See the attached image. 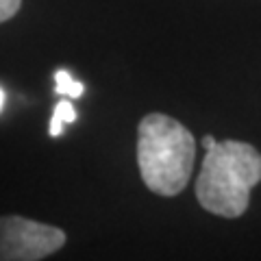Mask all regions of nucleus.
<instances>
[{"instance_id": "f257e3e1", "label": "nucleus", "mask_w": 261, "mask_h": 261, "mask_svg": "<svg viewBox=\"0 0 261 261\" xmlns=\"http://www.w3.org/2000/svg\"><path fill=\"white\" fill-rule=\"evenodd\" d=\"M205 161L196 181L200 207L220 218H240L250 205V190L261 183V154L238 140L216 142L202 137Z\"/></svg>"}, {"instance_id": "f03ea898", "label": "nucleus", "mask_w": 261, "mask_h": 261, "mask_svg": "<svg viewBox=\"0 0 261 261\" xmlns=\"http://www.w3.org/2000/svg\"><path fill=\"white\" fill-rule=\"evenodd\" d=\"M196 142L190 128L166 113H148L137 128V166L146 187L159 196H176L190 183Z\"/></svg>"}, {"instance_id": "7ed1b4c3", "label": "nucleus", "mask_w": 261, "mask_h": 261, "mask_svg": "<svg viewBox=\"0 0 261 261\" xmlns=\"http://www.w3.org/2000/svg\"><path fill=\"white\" fill-rule=\"evenodd\" d=\"M65 244L61 228L22 216L0 218V261H37Z\"/></svg>"}, {"instance_id": "20e7f679", "label": "nucleus", "mask_w": 261, "mask_h": 261, "mask_svg": "<svg viewBox=\"0 0 261 261\" xmlns=\"http://www.w3.org/2000/svg\"><path fill=\"white\" fill-rule=\"evenodd\" d=\"M76 120V109L72 107L70 100H59L55 105V113L50 118V126H48V135L59 137L63 133V124H72Z\"/></svg>"}, {"instance_id": "39448f33", "label": "nucleus", "mask_w": 261, "mask_h": 261, "mask_svg": "<svg viewBox=\"0 0 261 261\" xmlns=\"http://www.w3.org/2000/svg\"><path fill=\"white\" fill-rule=\"evenodd\" d=\"M55 92L59 96H70V98H81L85 92V85L81 81H74L70 72L57 70L55 72Z\"/></svg>"}, {"instance_id": "423d86ee", "label": "nucleus", "mask_w": 261, "mask_h": 261, "mask_svg": "<svg viewBox=\"0 0 261 261\" xmlns=\"http://www.w3.org/2000/svg\"><path fill=\"white\" fill-rule=\"evenodd\" d=\"M20 5L22 0H0V22L11 20L20 11Z\"/></svg>"}, {"instance_id": "0eeeda50", "label": "nucleus", "mask_w": 261, "mask_h": 261, "mask_svg": "<svg viewBox=\"0 0 261 261\" xmlns=\"http://www.w3.org/2000/svg\"><path fill=\"white\" fill-rule=\"evenodd\" d=\"M5 107V92H3V87H0V111H3Z\"/></svg>"}]
</instances>
